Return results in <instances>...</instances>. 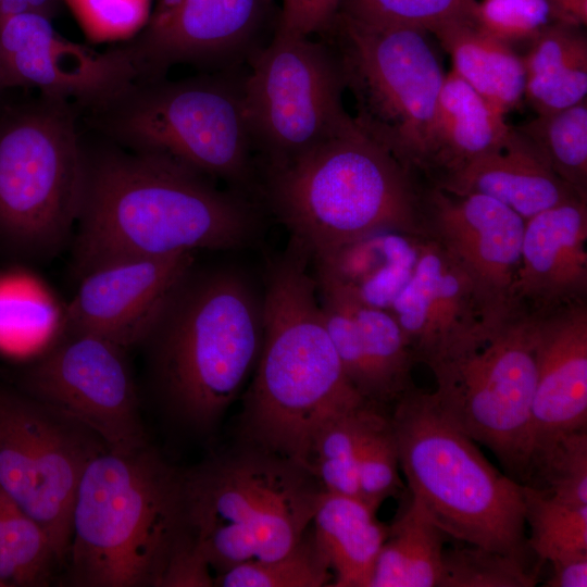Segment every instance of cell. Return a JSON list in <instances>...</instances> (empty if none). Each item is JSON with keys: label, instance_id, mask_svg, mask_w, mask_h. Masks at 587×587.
<instances>
[{"label": "cell", "instance_id": "obj_1", "mask_svg": "<svg viewBox=\"0 0 587 587\" xmlns=\"http://www.w3.org/2000/svg\"><path fill=\"white\" fill-rule=\"evenodd\" d=\"M80 121V120H79ZM84 173L72 242L80 279L113 262L250 246L261 229L251 197L170 158L136 152L80 122Z\"/></svg>", "mask_w": 587, "mask_h": 587}, {"label": "cell", "instance_id": "obj_2", "mask_svg": "<svg viewBox=\"0 0 587 587\" xmlns=\"http://www.w3.org/2000/svg\"><path fill=\"white\" fill-rule=\"evenodd\" d=\"M311 262L308 250L290 238L267 265L260 360L245 404L247 430L260 448L308 472L319 430L337 414L369 401L342 370Z\"/></svg>", "mask_w": 587, "mask_h": 587}, {"label": "cell", "instance_id": "obj_3", "mask_svg": "<svg viewBox=\"0 0 587 587\" xmlns=\"http://www.w3.org/2000/svg\"><path fill=\"white\" fill-rule=\"evenodd\" d=\"M262 296L230 267L197 270L178 285L146 339L154 386L186 423L212 426L260 353Z\"/></svg>", "mask_w": 587, "mask_h": 587}, {"label": "cell", "instance_id": "obj_4", "mask_svg": "<svg viewBox=\"0 0 587 587\" xmlns=\"http://www.w3.org/2000/svg\"><path fill=\"white\" fill-rule=\"evenodd\" d=\"M263 178L271 210L312 259L375 233L425 236L424 187L354 120Z\"/></svg>", "mask_w": 587, "mask_h": 587}, {"label": "cell", "instance_id": "obj_5", "mask_svg": "<svg viewBox=\"0 0 587 587\" xmlns=\"http://www.w3.org/2000/svg\"><path fill=\"white\" fill-rule=\"evenodd\" d=\"M185 529L184 476L147 447L104 450L86 465L71 519L74 585L158 586Z\"/></svg>", "mask_w": 587, "mask_h": 587}, {"label": "cell", "instance_id": "obj_6", "mask_svg": "<svg viewBox=\"0 0 587 587\" xmlns=\"http://www.w3.org/2000/svg\"><path fill=\"white\" fill-rule=\"evenodd\" d=\"M242 84L226 72L133 79L76 108L84 126L121 147L170 158L250 197L257 154Z\"/></svg>", "mask_w": 587, "mask_h": 587}, {"label": "cell", "instance_id": "obj_7", "mask_svg": "<svg viewBox=\"0 0 587 587\" xmlns=\"http://www.w3.org/2000/svg\"><path fill=\"white\" fill-rule=\"evenodd\" d=\"M411 499L450 539L528 561L522 484L499 472L475 441L416 386L390 410Z\"/></svg>", "mask_w": 587, "mask_h": 587}, {"label": "cell", "instance_id": "obj_8", "mask_svg": "<svg viewBox=\"0 0 587 587\" xmlns=\"http://www.w3.org/2000/svg\"><path fill=\"white\" fill-rule=\"evenodd\" d=\"M26 91L0 97V255L20 265L72 240L84 173L74 102Z\"/></svg>", "mask_w": 587, "mask_h": 587}, {"label": "cell", "instance_id": "obj_9", "mask_svg": "<svg viewBox=\"0 0 587 587\" xmlns=\"http://www.w3.org/2000/svg\"><path fill=\"white\" fill-rule=\"evenodd\" d=\"M323 491L311 473L260 448L184 476L185 529L222 573L273 560L308 532Z\"/></svg>", "mask_w": 587, "mask_h": 587}, {"label": "cell", "instance_id": "obj_10", "mask_svg": "<svg viewBox=\"0 0 587 587\" xmlns=\"http://www.w3.org/2000/svg\"><path fill=\"white\" fill-rule=\"evenodd\" d=\"M427 366L441 411L525 484L536 386L533 317L519 311L488 316Z\"/></svg>", "mask_w": 587, "mask_h": 587}, {"label": "cell", "instance_id": "obj_11", "mask_svg": "<svg viewBox=\"0 0 587 587\" xmlns=\"http://www.w3.org/2000/svg\"><path fill=\"white\" fill-rule=\"evenodd\" d=\"M328 36L334 39L346 88L354 98L357 125L409 172L422 174L446 75L426 32L370 26L337 16Z\"/></svg>", "mask_w": 587, "mask_h": 587}, {"label": "cell", "instance_id": "obj_12", "mask_svg": "<svg viewBox=\"0 0 587 587\" xmlns=\"http://www.w3.org/2000/svg\"><path fill=\"white\" fill-rule=\"evenodd\" d=\"M243 108L263 174L282 168L353 123L333 45L275 29L252 54Z\"/></svg>", "mask_w": 587, "mask_h": 587}, {"label": "cell", "instance_id": "obj_13", "mask_svg": "<svg viewBox=\"0 0 587 587\" xmlns=\"http://www.w3.org/2000/svg\"><path fill=\"white\" fill-rule=\"evenodd\" d=\"M104 450L82 424L0 385V494L41 526L58 562L67 558L82 474Z\"/></svg>", "mask_w": 587, "mask_h": 587}, {"label": "cell", "instance_id": "obj_14", "mask_svg": "<svg viewBox=\"0 0 587 587\" xmlns=\"http://www.w3.org/2000/svg\"><path fill=\"white\" fill-rule=\"evenodd\" d=\"M21 390L91 430L108 451L147 447L126 349L102 337L64 330V338L20 374Z\"/></svg>", "mask_w": 587, "mask_h": 587}, {"label": "cell", "instance_id": "obj_15", "mask_svg": "<svg viewBox=\"0 0 587 587\" xmlns=\"http://www.w3.org/2000/svg\"><path fill=\"white\" fill-rule=\"evenodd\" d=\"M273 0H155L145 27L122 41L133 79L174 65L224 68L252 57Z\"/></svg>", "mask_w": 587, "mask_h": 587}, {"label": "cell", "instance_id": "obj_16", "mask_svg": "<svg viewBox=\"0 0 587 587\" xmlns=\"http://www.w3.org/2000/svg\"><path fill=\"white\" fill-rule=\"evenodd\" d=\"M422 215L425 236L465 273L486 309L514 312L526 221L491 197L453 195L433 185L423 190Z\"/></svg>", "mask_w": 587, "mask_h": 587}, {"label": "cell", "instance_id": "obj_17", "mask_svg": "<svg viewBox=\"0 0 587 587\" xmlns=\"http://www.w3.org/2000/svg\"><path fill=\"white\" fill-rule=\"evenodd\" d=\"M132 71L118 46L97 51L71 41L52 18L27 11L0 21V88L35 89L87 105L124 83Z\"/></svg>", "mask_w": 587, "mask_h": 587}, {"label": "cell", "instance_id": "obj_18", "mask_svg": "<svg viewBox=\"0 0 587 587\" xmlns=\"http://www.w3.org/2000/svg\"><path fill=\"white\" fill-rule=\"evenodd\" d=\"M195 253L113 262L85 274L63 314V328L87 333L129 349L140 346L178 285Z\"/></svg>", "mask_w": 587, "mask_h": 587}, {"label": "cell", "instance_id": "obj_19", "mask_svg": "<svg viewBox=\"0 0 587 587\" xmlns=\"http://www.w3.org/2000/svg\"><path fill=\"white\" fill-rule=\"evenodd\" d=\"M326 329L342 370L366 400L391 408L414 387L416 363L395 316L319 287Z\"/></svg>", "mask_w": 587, "mask_h": 587}, {"label": "cell", "instance_id": "obj_20", "mask_svg": "<svg viewBox=\"0 0 587 587\" xmlns=\"http://www.w3.org/2000/svg\"><path fill=\"white\" fill-rule=\"evenodd\" d=\"M530 316L536 349L532 460L559 436L587 428V301Z\"/></svg>", "mask_w": 587, "mask_h": 587}, {"label": "cell", "instance_id": "obj_21", "mask_svg": "<svg viewBox=\"0 0 587 587\" xmlns=\"http://www.w3.org/2000/svg\"><path fill=\"white\" fill-rule=\"evenodd\" d=\"M587 301V198L525 222L513 309L541 315Z\"/></svg>", "mask_w": 587, "mask_h": 587}, {"label": "cell", "instance_id": "obj_22", "mask_svg": "<svg viewBox=\"0 0 587 587\" xmlns=\"http://www.w3.org/2000/svg\"><path fill=\"white\" fill-rule=\"evenodd\" d=\"M389 312L416 362L427 365L490 313L459 265L424 237L413 276Z\"/></svg>", "mask_w": 587, "mask_h": 587}, {"label": "cell", "instance_id": "obj_23", "mask_svg": "<svg viewBox=\"0 0 587 587\" xmlns=\"http://www.w3.org/2000/svg\"><path fill=\"white\" fill-rule=\"evenodd\" d=\"M433 186L453 195L479 193L525 221L580 195L562 180L511 127L507 142L446 175Z\"/></svg>", "mask_w": 587, "mask_h": 587}, {"label": "cell", "instance_id": "obj_24", "mask_svg": "<svg viewBox=\"0 0 587 587\" xmlns=\"http://www.w3.org/2000/svg\"><path fill=\"white\" fill-rule=\"evenodd\" d=\"M425 236L375 233L312 259L319 287L389 311L415 271Z\"/></svg>", "mask_w": 587, "mask_h": 587}, {"label": "cell", "instance_id": "obj_25", "mask_svg": "<svg viewBox=\"0 0 587 587\" xmlns=\"http://www.w3.org/2000/svg\"><path fill=\"white\" fill-rule=\"evenodd\" d=\"M453 70L445 75L426 142L422 175L432 185L470 161L501 148L511 127Z\"/></svg>", "mask_w": 587, "mask_h": 587}, {"label": "cell", "instance_id": "obj_26", "mask_svg": "<svg viewBox=\"0 0 587 587\" xmlns=\"http://www.w3.org/2000/svg\"><path fill=\"white\" fill-rule=\"evenodd\" d=\"M376 512L359 498L322 492L312 533L334 573L330 586L370 587L388 534Z\"/></svg>", "mask_w": 587, "mask_h": 587}, {"label": "cell", "instance_id": "obj_27", "mask_svg": "<svg viewBox=\"0 0 587 587\" xmlns=\"http://www.w3.org/2000/svg\"><path fill=\"white\" fill-rule=\"evenodd\" d=\"M579 27L554 23L533 39L522 57L524 98L537 113H548L586 100L587 40Z\"/></svg>", "mask_w": 587, "mask_h": 587}, {"label": "cell", "instance_id": "obj_28", "mask_svg": "<svg viewBox=\"0 0 587 587\" xmlns=\"http://www.w3.org/2000/svg\"><path fill=\"white\" fill-rule=\"evenodd\" d=\"M434 35L451 57L452 70L497 111L505 115L524 98L525 67L511 45L475 22L450 25Z\"/></svg>", "mask_w": 587, "mask_h": 587}, {"label": "cell", "instance_id": "obj_29", "mask_svg": "<svg viewBox=\"0 0 587 587\" xmlns=\"http://www.w3.org/2000/svg\"><path fill=\"white\" fill-rule=\"evenodd\" d=\"M448 538L410 499L388 526L370 587H438Z\"/></svg>", "mask_w": 587, "mask_h": 587}, {"label": "cell", "instance_id": "obj_30", "mask_svg": "<svg viewBox=\"0 0 587 587\" xmlns=\"http://www.w3.org/2000/svg\"><path fill=\"white\" fill-rule=\"evenodd\" d=\"M515 132L565 183L587 196V102L537 113Z\"/></svg>", "mask_w": 587, "mask_h": 587}, {"label": "cell", "instance_id": "obj_31", "mask_svg": "<svg viewBox=\"0 0 587 587\" xmlns=\"http://www.w3.org/2000/svg\"><path fill=\"white\" fill-rule=\"evenodd\" d=\"M376 404L365 401L329 420L316 434L309 454V472L324 491L360 499L359 450Z\"/></svg>", "mask_w": 587, "mask_h": 587}, {"label": "cell", "instance_id": "obj_32", "mask_svg": "<svg viewBox=\"0 0 587 587\" xmlns=\"http://www.w3.org/2000/svg\"><path fill=\"white\" fill-rule=\"evenodd\" d=\"M2 498L0 587L47 585L58 562L48 535L32 517Z\"/></svg>", "mask_w": 587, "mask_h": 587}, {"label": "cell", "instance_id": "obj_33", "mask_svg": "<svg viewBox=\"0 0 587 587\" xmlns=\"http://www.w3.org/2000/svg\"><path fill=\"white\" fill-rule=\"evenodd\" d=\"M522 489L530 528L527 545L539 560L587 552V504L564 502L527 485Z\"/></svg>", "mask_w": 587, "mask_h": 587}, {"label": "cell", "instance_id": "obj_34", "mask_svg": "<svg viewBox=\"0 0 587 587\" xmlns=\"http://www.w3.org/2000/svg\"><path fill=\"white\" fill-rule=\"evenodd\" d=\"M477 0H339L338 15L370 26H394L426 33L475 22Z\"/></svg>", "mask_w": 587, "mask_h": 587}, {"label": "cell", "instance_id": "obj_35", "mask_svg": "<svg viewBox=\"0 0 587 587\" xmlns=\"http://www.w3.org/2000/svg\"><path fill=\"white\" fill-rule=\"evenodd\" d=\"M316 545L313 533H305L286 554L273 560H249L223 572L222 587H321L334 575Z\"/></svg>", "mask_w": 587, "mask_h": 587}, {"label": "cell", "instance_id": "obj_36", "mask_svg": "<svg viewBox=\"0 0 587 587\" xmlns=\"http://www.w3.org/2000/svg\"><path fill=\"white\" fill-rule=\"evenodd\" d=\"M445 548L438 587H533L538 569L527 561L455 540Z\"/></svg>", "mask_w": 587, "mask_h": 587}, {"label": "cell", "instance_id": "obj_37", "mask_svg": "<svg viewBox=\"0 0 587 587\" xmlns=\"http://www.w3.org/2000/svg\"><path fill=\"white\" fill-rule=\"evenodd\" d=\"M574 504H587V428L563 434L533 455L525 484Z\"/></svg>", "mask_w": 587, "mask_h": 587}, {"label": "cell", "instance_id": "obj_38", "mask_svg": "<svg viewBox=\"0 0 587 587\" xmlns=\"http://www.w3.org/2000/svg\"><path fill=\"white\" fill-rule=\"evenodd\" d=\"M376 405L367 421L358 458L360 499L374 510L403 487L390 410Z\"/></svg>", "mask_w": 587, "mask_h": 587}, {"label": "cell", "instance_id": "obj_39", "mask_svg": "<svg viewBox=\"0 0 587 587\" xmlns=\"http://www.w3.org/2000/svg\"><path fill=\"white\" fill-rule=\"evenodd\" d=\"M0 271V348L17 349L45 323V304L37 296L36 284L20 264Z\"/></svg>", "mask_w": 587, "mask_h": 587}, {"label": "cell", "instance_id": "obj_40", "mask_svg": "<svg viewBox=\"0 0 587 587\" xmlns=\"http://www.w3.org/2000/svg\"><path fill=\"white\" fill-rule=\"evenodd\" d=\"M92 42L126 41L147 24L152 0H63Z\"/></svg>", "mask_w": 587, "mask_h": 587}, {"label": "cell", "instance_id": "obj_41", "mask_svg": "<svg viewBox=\"0 0 587 587\" xmlns=\"http://www.w3.org/2000/svg\"><path fill=\"white\" fill-rule=\"evenodd\" d=\"M552 21L547 0H479L475 12L482 30L509 45L533 39Z\"/></svg>", "mask_w": 587, "mask_h": 587}, {"label": "cell", "instance_id": "obj_42", "mask_svg": "<svg viewBox=\"0 0 587 587\" xmlns=\"http://www.w3.org/2000/svg\"><path fill=\"white\" fill-rule=\"evenodd\" d=\"M276 30L305 37L330 34L339 0H280Z\"/></svg>", "mask_w": 587, "mask_h": 587}, {"label": "cell", "instance_id": "obj_43", "mask_svg": "<svg viewBox=\"0 0 587 587\" xmlns=\"http://www.w3.org/2000/svg\"><path fill=\"white\" fill-rule=\"evenodd\" d=\"M210 567L192 538L184 529L172 549L158 586H212L214 580L210 575Z\"/></svg>", "mask_w": 587, "mask_h": 587}, {"label": "cell", "instance_id": "obj_44", "mask_svg": "<svg viewBox=\"0 0 587 587\" xmlns=\"http://www.w3.org/2000/svg\"><path fill=\"white\" fill-rule=\"evenodd\" d=\"M552 574L546 587H586L587 552L566 555L550 562Z\"/></svg>", "mask_w": 587, "mask_h": 587}, {"label": "cell", "instance_id": "obj_45", "mask_svg": "<svg viewBox=\"0 0 587 587\" xmlns=\"http://www.w3.org/2000/svg\"><path fill=\"white\" fill-rule=\"evenodd\" d=\"M63 0H0V21L27 11L39 12L54 18L61 11Z\"/></svg>", "mask_w": 587, "mask_h": 587}, {"label": "cell", "instance_id": "obj_46", "mask_svg": "<svg viewBox=\"0 0 587 587\" xmlns=\"http://www.w3.org/2000/svg\"><path fill=\"white\" fill-rule=\"evenodd\" d=\"M553 21L582 27L587 23V0H547Z\"/></svg>", "mask_w": 587, "mask_h": 587}, {"label": "cell", "instance_id": "obj_47", "mask_svg": "<svg viewBox=\"0 0 587 587\" xmlns=\"http://www.w3.org/2000/svg\"><path fill=\"white\" fill-rule=\"evenodd\" d=\"M2 502H3V498H2V495L0 494V550H1V545H2Z\"/></svg>", "mask_w": 587, "mask_h": 587}, {"label": "cell", "instance_id": "obj_48", "mask_svg": "<svg viewBox=\"0 0 587 587\" xmlns=\"http://www.w3.org/2000/svg\"><path fill=\"white\" fill-rule=\"evenodd\" d=\"M4 90H5V89H4ZM4 90L0 88V97L2 96V93H3Z\"/></svg>", "mask_w": 587, "mask_h": 587}]
</instances>
